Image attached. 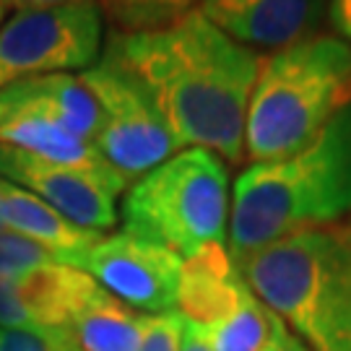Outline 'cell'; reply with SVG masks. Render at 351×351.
<instances>
[{
	"label": "cell",
	"mask_w": 351,
	"mask_h": 351,
	"mask_svg": "<svg viewBox=\"0 0 351 351\" xmlns=\"http://www.w3.org/2000/svg\"><path fill=\"white\" fill-rule=\"evenodd\" d=\"M73 268L143 315L175 310L182 258L151 239L130 232L104 234L94 247L78 255Z\"/></svg>",
	"instance_id": "obj_8"
},
{
	"label": "cell",
	"mask_w": 351,
	"mask_h": 351,
	"mask_svg": "<svg viewBox=\"0 0 351 351\" xmlns=\"http://www.w3.org/2000/svg\"><path fill=\"white\" fill-rule=\"evenodd\" d=\"M5 8L13 11H42V8H58V5H73V3H86V0H3Z\"/></svg>",
	"instance_id": "obj_24"
},
{
	"label": "cell",
	"mask_w": 351,
	"mask_h": 351,
	"mask_svg": "<svg viewBox=\"0 0 351 351\" xmlns=\"http://www.w3.org/2000/svg\"><path fill=\"white\" fill-rule=\"evenodd\" d=\"M201 0H99V8L120 34L159 32L198 11Z\"/></svg>",
	"instance_id": "obj_18"
},
{
	"label": "cell",
	"mask_w": 351,
	"mask_h": 351,
	"mask_svg": "<svg viewBox=\"0 0 351 351\" xmlns=\"http://www.w3.org/2000/svg\"><path fill=\"white\" fill-rule=\"evenodd\" d=\"M11 112H32L55 120L91 143L101 128L99 104L73 73L37 75L5 86L0 91V114Z\"/></svg>",
	"instance_id": "obj_13"
},
{
	"label": "cell",
	"mask_w": 351,
	"mask_h": 351,
	"mask_svg": "<svg viewBox=\"0 0 351 351\" xmlns=\"http://www.w3.org/2000/svg\"><path fill=\"white\" fill-rule=\"evenodd\" d=\"M252 294L310 351H351V226L278 237L237 261Z\"/></svg>",
	"instance_id": "obj_3"
},
{
	"label": "cell",
	"mask_w": 351,
	"mask_h": 351,
	"mask_svg": "<svg viewBox=\"0 0 351 351\" xmlns=\"http://www.w3.org/2000/svg\"><path fill=\"white\" fill-rule=\"evenodd\" d=\"M123 63L156 101L180 149H208L226 164L245 156L250 97L263 58L193 11L143 34H110Z\"/></svg>",
	"instance_id": "obj_1"
},
{
	"label": "cell",
	"mask_w": 351,
	"mask_h": 351,
	"mask_svg": "<svg viewBox=\"0 0 351 351\" xmlns=\"http://www.w3.org/2000/svg\"><path fill=\"white\" fill-rule=\"evenodd\" d=\"M349 226H351V221H349Z\"/></svg>",
	"instance_id": "obj_28"
},
{
	"label": "cell",
	"mask_w": 351,
	"mask_h": 351,
	"mask_svg": "<svg viewBox=\"0 0 351 351\" xmlns=\"http://www.w3.org/2000/svg\"><path fill=\"white\" fill-rule=\"evenodd\" d=\"M326 19L336 37L351 45V0H326Z\"/></svg>",
	"instance_id": "obj_23"
},
{
	"label": "cell",
	"mask_w": 351,
	"mask_h": 351,
	"mask_svg": "<svg viewBox=\"0 0 351 351\" xmlns=\"http://www.w3.org/2000/svg\"><path fill=\"white\" fill-rule=\"evenodd\" d=\"M0 177L34 193L73 224L101 234L117 224V198L130 185L120 172H88L42 162L11 146H0Z\"/></svg>",
	"instance_id": "obj_9"
},
{
	"label": "cell",
	"mask_w": 351,
	"mask_h": 351,
	"mask_svg": "<svg viewBox=\"0 0 351 351\" xmlns=\"http://www.w3.org/2000/svg\"><path fill=\"white\" fill-rule=\"evenodd\" d=\"M58 263H60V258L47 247L16 234L11 229H0V271L3 274H24V271Z\"/></svg>",
	"instance_id": "obj_19"
},
{
	"label": "cell",
	"mask_w": 351,
	"mask_h": 351,
	"mask_svg": "<svg viewBox=\"0 0 351 351\" xmlns=\"http://www.w3.org/2000/svg\"><path fill=\"white\" fill-rule=\"evenodd\" d=\"M3 16H5V3L0 0V24H3Z\"/></svg>",
	"instance_id": "obj_26"
},
{
	"label": "cell",
	"mask_w": 351,
	"mask_h": 351,
	"mask_svg": "<svg viewBox=\"0 0 351 351\" xmlns=\"http://www.w3.org/2000/svg\"><path fill=\"white\" fill-rule=\"evenodd\" d=\"M0 146H11L42 162L63 167L88 172H117L91 141H84L60 123L32 112L0 114Z\"/></svg>",
	"instance_id": "obj_15"
},
{
	"label": "cell",
	"mask_w": 351,
	"mask_h": 351,
	"mask_svg": "<svg viewBox=\"0 0 351 351\" xmlns=\"http://www.w3.org/2000/svg\"><path fill=\"white\" fill-rule=\"evenodd\" d=\"M78 78L94 94L101 112L94 146L128 182L143 177L180 151L149 88L123 63L110 42L104 45L99 60L81 71Z\"/></svg>",
	"instance_id": "obj_6"
},
{
	"label": "cell",
	"mask_w": 351,
	"mask_h": 351,
	"mask_svg": "<svg viewBox=\"0 0 351 351\" xmlns=\"http://www.w3.org/2000/svg\"><path fill=\"white\" fill-rule=\"evenodd\" d=\"M232 213L229 164L208 149H180L125 190L123 232L188 258L224 245Z\"/></svg>",
	"instance_id": "obj_5"
},
{
	"label": "cell",
	"mask_w": 351,
	"mask_h": 351,
	"mask_svg": "<svg viewBox=\"0 0 351 351\" xmlns=\"http://www.w3.org/2000/svg\"><path fill=\"white\" fill-rule=\"evenodd\" d=\"M261 351H310V349H307V343H304L287 323H281L276 315H274L271 336H268V341L263 343Z\"/></svg>",
	"instance_id": "obj_22"
},
{
	"label": "cell",
	"mask_w": 351,
	"mask_h": 351,
	"mask_svg": "<svg viewBox=\"0 0 351 351\" xmlns=\"http://www.w3.org/2000/svg\"><path fill=\"white\" fill-rule=\"evenodd\" d=\"M0 213H3L5 229L47 247L60 258V263L71 268L75 265L81 252L94 247L104 237L101 232L73 224L60 211H55L42 198H37L34 193L19 188L3 177H0Z\"/></svg>",
	"instance_id": "obj_14"
},
{
	"label": "cell",
	"mask_w": 351,
	"mask_h": 351,
	"mask_svg": "<svg viewBox=\"0 0 351 351\" xmlns=\"http://www.w3.org/2000/svg\"><path fill=\"white\" fill-rule=\"evenodd\" d=\"M0 229H5V226H3V213H0Z\"/></svg>",
	"instance_id": "obj_27"
},
{
	"label": "cell",
	"mask_w": 351,
	"mask_h": 351,
	"mask_svg": "<svg viewBox=\"0 0 351 351\" xmlns=\"http://www.w3.org/2000/svg\"><path fill=\"white\" fill-rule=\"evenodd\" d=\"M0 351H78L65 328H0Z\"/></svg>",
	"instance_id": "obj_20"
},
{
	"label": "cell",
	"mask_w": 351,
	"mask_h": 351,
	"mask_svg": "<svg viewBox=\"0 0 351 351\" xmlns=\"http://www.w3.org/2000/svg\"><path fill=\"white\" fill-rule=\"evenodd\" d=\"M247 289L224 245H206L182 258L175 307L188 326L208 330L237 310Z\"/></svg>",
	"instance_id": "obj_12"
},
{
	"label": "cell",
	"mask_w": 351,
	"mask_h": 351,
	"mask_svg": "<svg viewBox=\"0 0 351 351\" xmlns=\"http://www.w3.org/2000/svg\"><path fill=\"white\" fill-rule=\"evenodd\" d=\"M351 216V104L307 146L284 159L250 164L234 182L229 255L261 250L300 229L341 224Z\"/></svg>",
	"instance_id": "obj_2"
},
{
	"label": "cell",
	"mask_w": 351,
	"mask_h": 351,
	"mask_svg": "<svg viewBox=\"0 0 351 351\" xmlns=\"http://www.w3.org/2000/svg\"><path fill=\"white\" fill-rule=\"evenodd\" d=\"M182 330H185V320L177 310L149 315L138 351H182Z\"/></svg>",
	"instance_id": "obj_21"
},
{
	"label": "cell",
	"mask_w": 351,
	"mask_h": 351,
	"mask_svg": "<svg viewBox=\"0 0 351 351\" xmlns=\"http://www.w3.org/2000/svg\"><path fill=\"white\" fill-rule=\"evenodd\" d=\"M198 11L250 50H281L317 34L326 0H201Z\"/></svg>",
	"instance_id": "obj_11"
},
{
	"label": "cell",
	"mask_w": 351,
	"mask_h": 351,
	"mask_svg": "<svg viewBox=\"0 0 351 351\" xmlns=\"http://www.w3.org/2000/svg\"><path fill=\"white\" fill-rule=\"evenodd\" d=\"M351 104V45L313 34L263 58L245 128L252 164L300 151Z\"/></svg>",
	"instance_id": "obj_4"
},
{
	"label": "cell",
	"mask_w": 351,
	"mask_h": 351,
	"mask_svg": "<svg viewBox=\"0 0 351 351\" xmlns=\"http://www.w3.org/2000/svg\"><path fill=\"white\" fill-rule=\"evenodd\" d=\"M182 351H213V349L198 328L185 323V330H182Z\"/></svg>",
	"instance_id": "obj_25"
},
{
	"label": "cell",
	"mask_w": 351,
	"mask_h": 351,
	"mask_svg": "<svg viewBox=\"0 0 351 351\" xmlns=\"http://www.w3.org/2000/svg\"><path fill=\"white\" fill-rule=\"evenodd\" d=\"M271 323L274 313L247 289L234 313L201 333L213 351H261L271 336Z\"/></svg>",
	"instance_id": "obj_17"
},
{
	"label": "cell",
	"mask_w": 351,
	"mask_h": 351,
	"mask_svg": "<svg viewBox=\"0 0 351 351\" xmlns=\"http://www.w3.org/2000/svg\"><path fill=\"white\" fill-rule=\"evenodd\" d=\"M101 16L94 0L13 13L0 24V91L26 78L91 68L104 50Z\"/></svg>",
	"instance_id": "obj_7"
},
{
	"label": "cell",
	"mask_w": 351,
	"mask_h": 351,
	"mask_svg": "<svg viewBox=\"0 0 351 351\" xmlns=\"http://www.w3.org/2000/svg\"><path fill=\"white\" fill-rule=\"evenodd\" d=\"M99 284L71 265L0 271V328H65Z\"/></svg>",
	"instance_id": "obj_10"
},
{
	"label": "cell",
	"mask_w": 351,
	"mask_h": 351,
	"mask_svg": "<svg viewBox=\"0 0 351 351\" xmlns=\"http://www.w3.org/2000/svg\"><path fill=\"white\" fill-rule=\"evenodd\" d=\"M146 317L110 291L97 289L65 326L78 351H138Z\"/></svg>",
	"instance_id": "obj_16"
}]
</instances>
